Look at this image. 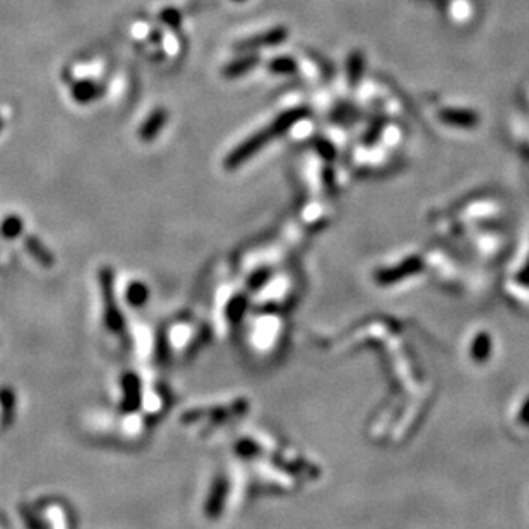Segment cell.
I'll list each match as a JSON object with an SVG mask.
<instances>
[{"label":"cell","instance_id":"6da1fadb","mask_svg":"<svg viewBox=\"0 0 529 529\" xmlns=\"http://www.w3.org/2000/svg\"><path fill=\"white\" fill-rule=\"evenodd\" d=\"M307 113H308L307 108H295L286 113H281L273 124L264 127V129L259 130L257 134L251 135L247 141L239 144V146L226 156V159H224V168H226V170H235V168H239L240 164H243L248 158H252L253 154L259 153L266 144L274 141L279 135L285 134L288 129H291L296 122L302 120Z\"/></svg>","mask_w":529,"mask_h":529},{"label":"cell","instance_id":"277c9868","mask_svg":"<svg viewBox=\"0 0 529 529\" xmlns=\"http://www.w3.org/2000/svg\"><path fill=\"white\" fill-rule=\"evenodd\" d=\"M105 88L101 84L93 81H81L74 84V88H72V98H74V101H78V103L86 105L101 98Z\"/></svg>","mask_w":529,"mask_h":529},{"label":"cell","instance_id":"8992f818","mask_svg":"<svg viewBox=\"0 0 529 529\" xmlns=\"http://www.w3.org/2000/svg\"><path fill=\"white\" fill-rule=\"evenodd\" d=\"M440 120L458 127H473L478 124V117L466 110H444L440 112Z\"/></svg>","mask_w":529,"mask_h":529},{"label":"cell","instance_id":"7a4b0ae2","mask_svg":"<svg viewBox=\"0 0 529 529\" xmlns=\"http://www.w3.org/2000/svg\"><path fill=\"white\" fill-rule=\"evenodd\" d=\"M288 36V31L285 28H274L271 31L262 33V35L252 36L248 40L240 41L239 45L235 46L239 52H253L256 48H261V46H269V45H278L281 41H285Z\"/></svg>","mask_w":529,"mask_h":529},{"label":"cell","instance_id":"30bf717a","mask_svg":"<svg viewBox=\"0 0 529 529\" xmlns=\"http://www.w3.org/2000/svg\"><path fill=\"white\" fill-rule=\"evenodd\" d=\"M363 70V57L360 52H355L350 57V66H348V74H350V83L357 84L360 75H362Z\"/></svg>","mask_w":529,"mask_h":529},{"label":"cell","instance_id":"3957f363","mask_svg":"<svg viewBox=\"0 0 529 529\" xmlns=\"http://www.w3.org/2000/svg\"><path fill=\"white\" fill-rule=\"evenodd\" d=\"M168 122V112L164 108H156L150 117L146 118V122L139 129V137L144 142H150L153 139L158 137V134L162 132V129L167 125Z\"/></svg>","mask_w":529,"mask_h":529},{"label":"cell","instance_id":"8fae6325","mask_svg":"<svg viewBox=\"0 0 529 529\" xmlns=\"http://www.w3.org/2000/svg\"><path fill=\"white\" fill-rule=\"evenodd\" d=\"M162 19L167 24H170L172 28H179L180 26V14L177 11H173V9L164 11L162 14Z\"/></svg>","mask_w":529,"mask_h":529},{"label":"cell","instance_id":"52a82bcc","mask_svg":"<svg viewBox=\"0 0 529 529\" xmlns=\"http://www.w3.org/2000/svg\"><path fill=\"white\" fill-rule=\"evenodd\" d=\"M21 231H23V221L16 214L7 216L0 224V234L6 239H16V236L21 235Z\"/></svg>","mask_w":529,"mask_h":529},{"label":"cell","instance_id":"9c48e42d","mask_svg":"<svg viewBox=\"0 0 529 529\" xmlns=\"http://www.w3.org/2000/svg\"><path fill=\"white\" fill-rule=\"evenodd\" d=\"M269 70L274 72V74H290V72L296 70V63L293 58L279 57L269 63Z\"/></svg>","mask_w":529,"mask_h":529},{"label":"cell","instance_id":"4fadbf2b","mask_svg":"<svg viewBox=\"0 0 529 529\" xmlns=\"http://www.w3.org/2000/svg\"><path fill=\"white\" fill-rule=\"evenodd\" d=\"M235 2H242V0H235Z\"/></svg>","mask_w":529,"mask_h":529},{"label":"cell","instance_id":"ba28073f","mask_svg":"<svg viewBox=\"0 0 529 529\" xmlns=\"http://www.w3.org/2000/svg\"><path fill=\"white\" fill-rule=\"evenodd\" d=\"M26 247H28V251L31 252L38 261L43 262V264H52V262H53V257L50 256L48 251H46L43 245H41L40 240L35 239V236H28Z\"/></svg>","mask_w":529,"mask_h":529},{"label":"cell","instance_id":"5b68a950","mask_svg":"<svg viewBox=\"0 0 529 529\" xmlns=\"http://www.w3.org/2000/svg\"><path fill=\"white\" fill-rule=\"evenodd\" d=\"M259 55L256 53H248V55H243V57L236 58V61H234L231 63H228L226 67H224L223 74L226 75V78L230 79H235V78H240V75L247 74L248 70H252L253 67L259 63Z\"/></svg>","mask_w":529,"mask_h":529},{"label":"cell","instance_id":"7c38bea8","mask_svg":"<svg viewBox=\"0 0 529 529\" xmlns=\"http://www.w3.org/2000/svg\"><path fill=\"white\" fill-rule=\"evenodd\" d=\"M2 127H4V118L0 117V130H2Z\"/></svg>","mask_w":529,"mask_h":529}]
</instances>
